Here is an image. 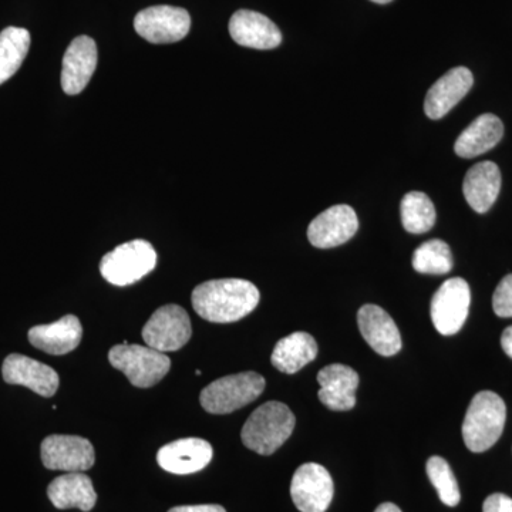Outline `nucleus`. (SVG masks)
Instances as JSON below:
<instances>
[{"mask_svg": "<svg viewBox=\"0 0 512 512\" xmlns=\"http://www.w3.org/2000/svg\"><path fill=\"white\" fill-rule=\"evenodd\" d=\"M507 407L497 393L480 392L471 400L463 423V439L468 450L484 453L503 434Z\"/></svg>", "mask_w": 512, "mask_h": 512, "instance_id": "nucleus-3", "label": "nucleus"}, {"mask_svg": "<svg viewBox=\"0 0 512 512\" xmlns=\"http://www.w3.org/2000/svg\"><path fill=\"white\" fill-rule=\"evenodd\" d=\"M258 288L244 279H215L192 291L194 311L212 323L237 322L258 306Z\"/></svg>", "mask_w": 512, "mask_h": 512, "instance_id": "nucleus-1", "label": "nucleus"}, {"mask_svg": "<svg viewBox=\"0 0 512 512\" xmlns=\"http://www.w3.org/2000/svg\"><path fill=\"white\" fill-rule=\"evenodd\" d=\"M214 451L211 444L202 439H181L165 444L157 454L163 470L178 476L198 473L211 463Z\"/></svg>", "mask_w": 512, "mask_h": 512, "instance_id": "nucleus-18", "label": "nucleus"}, {"mask_svg": "<svg viewBox=\"0 0 512 512\" xmlns=\"http://www.w3.org/2000/svg\"><path fill=\"white\" fill-rule=\"evenodd\" d=\"M501 190V171L491 161H483L471 167L464 178V197L478 214H485L497 201Z\"/></svg>", "mask_w": 512, "mask_h": 512, "instance_id": "nucleus-21", "label": "nucleus"}, {"mask_svg": "<svg viewBox=\"0 0 512 512\" xmlns=\"http://www.w3.org/2000/svg\"><path fill=\"white\" fill-rule=\"evenodd\" d=\"M2 375L6 383L28 387L42 397L55 396L59 389V375L56 370L18 353L6 357Z\"/></svg>", "mask_w": 512, "mask_h": 512, "instance_id": "nucleus-13", "label": "nucleus"}, {"mask_svg": "<svg viewBox=\"0 0 512 512\" xmlns=\"http://www.w3.org/2000/svg\"><path fill=\"white\" fill-rule=\"evenodd\" d=\"M473 73L467 67H454L431 86L424 101V111L431 120L443 119L473 87Z\"/></svg>", "mask_w": 512, "mask_h": 512, "instance_id": "nucleus-17", "label": "nucleus"}, {"mask_svg": "<svg viewBox=\"0 0 512 512\" xmlns=\"http://www.w3.org/2000/svg\"><path fill=\"white\" fill-rule=\"evenodd\" d=\"M229 33L239 46L251 49H275L282 43V33L271 19L254 10L242 9L229 20Z\"/></svg>", "mask_w": 512, "mask_h": 512, "instance_id": "nucleus-15", "label": "nucleus"}, {"mask_svg": "<svg viewBox=\"0 0 512 512\" xmlns=\"http://www.w3.org/2000/svg\"><path fill=\"white\" fill-rule=\"evenodd\" d=\"M320 402L335 412H348L356 406V390L359 387V375L346 365H329L318 373Z\"/></svg>", "mask_w": 512, "mask_h": 512, "instance_id": "nucleus-19", "label": "nucleus"}, {"mask_svg": "<svg viewBox=\"0 0 512 512\" xmlns=\"http://www.w3.org/2000/svg\"><path fill=\"white\" fill-rule=\"evenodd\" d=\"M426 471L431 484L436 487L441 503L448 507H457L461 500V494L450 464L444 458L433 456L427 461Z\"/></svg>", "mask_w": 512, "mask_h": 512, "instance_id": "nucleus-28", "label": "nucleus"}, {"mask_svg": "<svg viewBox=\"0 0 512 512\" xmlns=\"http://www.w3.org/2000/svg\"><path fill=\"white\" fill-rule=\"evenodd\" d=\"M501 346L512 359V326L504 330L503 336H501Z\"/></svg>", "mask_w": 512, "mask_h": 512, "instance_id": "nucleus-32", "label": "nucleus"}, {"mask_svg": "<svg viewBox=\"0 0 512 512\" xmlns=\"http://www.w3.org/2000/svg\"><path fill=\"white\" fill-rule=\"evenodd\" d=\"M375 512H402L397 505H394L392 503H384L382 505H379V507L376 508Z\"/></svg>", "mask_w": 512, "mask_h": 512, "instance_id": "nucleus-33", "label": "nucleus"}, {"mask_svg": "<svg viewBox=\"0 0 512 512\" xmlns=\"http://www.w3.org/2000/svg\"><path fill=\"white\" fill-rule=\"evenodd\" d=\"M291 495L293 504L301 512H326L333 500L329 471L320 464H303L293 474Z\"/></svg>", "mask_w": 512, "mask_h": 512, "instance_id": "nucleus-11", "label": "nucleus"}, {"mask_svg": "<svg viewBox=\"0 0 512 512\" xmlns=\"http://www.w3.org/2000/svg\"><path fill=\"white\" fill-rule=\"evenodd\" d=\"M295 424V416L286 404H262L242 427V443L261 456H271L291 437Z\"/></svg>", "mask_w": 512, "mask_h": 512, "instance_id": "nucleus-2", "label": "nucleus"}, {"mask_svg": "<svg viewBox=\"0 0 512 512\" xmlns=\"http://www.w3.org/2000/svg\"><path fill=\"white\" fill-rule=\"evenodd\" d=\"M109 360L114 369L127 376L140 389L156 386L171 369L170 357L150 346L117 345L111 348Z\"/></svg>", "mask_w": 512, "mask_h": 512, "instance_id": "nucleus-6", "label": "nucleus"}, {"mask_svg": "<svg viewBox=\"0 0 512 512\" xmlns=\"http://www.w3.org/2000/svg\"><path fill=\"white\" fill-rule=\"evenodd\" d=\"M318 356V343L306 332H295L276 343L272 352V365L279 372L293 375Z\"/></svg>", "mask_w": 512, "mask_h": 512, "instance_id": "nucleus-24", "label": "nucleus"}, {"mask_svg": "<svg viewBox=\"0 0 512 512\" xmlns=\"http://www.w3.org/2000/svg\"><path fill=\"white\" fill-rule=\"evenodd\" d=\"M493 308L500 318H512V274L505 276L495 289Z\"/></svg>", "mask_w": 512, "mask_h": 512, "instance_id": "nucleus-29", "label": "nucleus"}, {"mask_svg": "<svg viewBox=\"0 0 512 512\" xmlns=\"http://www.w3.org/2000/svg\"><path fill=\"white\" fill-rule=\"evenodd\" d=\"M40 454L46 468L66 473H83L90 470L96 461L93 444L89 440L66 434L46 437Z\"/></svg>", "mask_w": 512, "mask_h": 512, "instance_id": "nucleus-10", "label": "nucleus"}, {"mask_svg": "<svg viewBox=\"0 0 512 512\" xmlns=\"http://www.w3.org/2000/svg\"><path fill=\"white\" fill-rule=\"evenodd\" d=\"M265 390V379L255 372L215 380L201 392L200 402L211 414H228L255 402Z\"/></svg>", "mask_w": 512, "mask_h": 512, "instance_id": "nucleus-5", "label": "nucleus"}, {"mask_svg": "<svg viewBox=\"0 0 512 512\" xmlns=\"http://www.w3.org/2000/svg\"><path fill=\"white\" fill-rule=\"evenodd\" d=\"M83 328L73 315L63 316L50 325H39L29 330V342L49 355L62 356L73 352L82 342Z\"/></svg>", "mask_w": 512, "mask_h": 512, "instance_id": "nucleus-20", "label": "nucleus"}, {"mask_svg": "<svg viewBox=\"0 0 512 512\" xmlns=\"http://www.w3.org/2000/svg\"><path fill=\"white\" fill-rule=\"evenodd\" d=\"M168 512H227L224 507L217 504L204 505H181V507L171 508Z\"/></svg>", "mask_w": 512, "mask_h": 512, "instance_id": "nucleus-31", "label": "nucleus"}, {"mask_svg": "<svg viewBox=\"0 0 512 512\" xmlns=\"http://www.w3.org/2000/svg\"><path fill=\"white\" fill-rule=\"evenodd\" d=\"M191 336L190 316L178 305L161 306L143 328V339L147 346L163 353L184 348Z\"/></svg>", "mask_w": 512, "mask_h": 512, "instance_id": "nucleus-7", "label": "nucleus"}, {"mask_svg": "<svg viewBox=\"0 0 512 512\" xmlns=\"http://www.w3.org/2000/svg\"><path fill=\"white\" fill-rule=\"evenodd\" d=\"M372 2L379 3V5H386V3H390L392 0H372Z\"/></svg>", "mask_w": 512, "mask_h": 512, "instance_id": "nucleus-34", "label": "nucleus"}, {"mask_svg": "<svg viewBox=\"0 0 512 512\" xmlns=\"http://www.w3.org/2000/svg\"><path fill=\"white\" fill-rule=\"evenodd\" d=\"M157 266V252L150 242L134 239L103 256L101 276L111 285L136 284Z\"/></svg>", "mask_w": 512, "mask_h": 512, "instance_id": "nucleus-4", "label": "nucleus"}, {"mask_svg": "<svg viewBox=\"0 0 512 512\" xmlns=\"http://www.w3.org/2000/svg\"><path fill=\"white\" fill-rule=\"evenodd\" d=\"M470 286L463 278H451L440 286L431 299V320L444 336L460 332L470 312Z\"/></svg>", "mask_w": 512, "mask_h": 512, "instance_id": "nucleus-8", "label": "nucleus"}, {"mask_svg": "<svg viewBox=\"0 0 512 512\" xmlns=\"http://www.w3.org/2000/svg\"><path fill=\"white\" fill-rule=\"evenodd\" d=\"M47 497L59 510L79 508L87 512L93 510L97 501L92 480L83 473H66L55 478L47 488Z\"/></svg>", "mask_w": 512, "mask_h": 512, "instance_id": "nucleus-22", "label": "nucleus"}, {"mask_svg": "<svg viewBox=\"0 0 512 512\" xmlns=\"http://www.w3.org/2000/svg\"><path fill=\"white\" fill-rule=\"evenodd\" d=\"M30 33L22 28H6L0 33V86L15 76L28 56Z\"/></svg>", "mask_w": 512, "mask_h": 512, "instance_id": "nucleus-25", "label": "nucleus"}, {"mask_svg": "<svg viewBox=\"0 0 512 512\" xmlns=\"http://www.w3.org/2000/svg\"><path fill=\"white\" fill-rule=\"evenodd\" d=\"M503 136V121L494 114H483L460 134L454 144V151L461 158L478 157L493 150Z\"/></svg>", "mask_w": 512, "mask_h": 512, "instance_id": "nucleus-23", "label": "nucleus"}, {"mask_svg": "<svg viewBox=\"0 0 512 512\" xmlns=\"http://www.w3.org/2000/svg\"><path fill=\"white\" fill-rule=\"evenodd\" d=\"M357 325L370 348L380 356H394L402 350L399 328L380 306H362L357 312Z\"/></svg>", "mask_w": 512, "mask_h": 512, "instance_id": "nucleus-14", "label": "nucleus"}, {"mask_svg": "<svg viewBox=\"0 0 512 512\" xmlns=\"http://www.w3.org/2000/svg\"><path fill=\"white\" fill-rule=\"evenodd\" d=\"M483 512H512V498L505 494H493L484 501Z\"/></svg>", "mask_w": 512, "mask_h": 512, "instance_id": "nucleus-30", "label": "nucleus"}, {"mask_svg": "<svg viewBox=\"0 0 512 512\" xmlns=\"http://www.w3.org/2000/svg\"><path fill=\"white\" fill-rule=\"evenodd\" d=\"M402 224L410 234H424L436 224V208L424 192H407L400 205Z\"/></svg>", "mask_w": 512, "mask_h": 512, "instance_id": "nucleus-26", "label": "nucleus"}, {"mask_svg": "<svg viewBox=\"0 0 512 512\" xmlns=\"http://www.w3.org/2000/svg\"><path fill=\"white\" fill-rule=\"evenodd\" d=\"M414 271L427 275H444L453 269L454 261L451 249L441 239L424 242L414 251Z\"/></svg>", "mask_w": 512, "mask_h": 512, "instance_id": "nucleus-27", "label": "nucleus"}, {"mask_svg": "<svg viewBox=\"0 0 512 512\" xmlns=\"http://www.w3.org/2000/svg\"><path fill=\"white\" fill-rule=\"evenodd\" d=\"M357 229L359 220L355 210L349 205L339 204L323 211L311 222L308 238L313 247L335 248L355 237Z\"/></svg>", "mask_w": 512, "mask_h": 512, "instance_id": "nucleus-12", "label": "nucleus"}, {"mask_svg": "<svg viewBox=\"0 0 512 512\" xmlns=\"http://www.w3.org/2000/svg\"><path fill=\"white\" fill-rule=\"evenodd\" d=\"M97 67L96 42L89 36H79L70 43L63 57V92L74 96L82 93L92 80Z\"/></svg>", "mask_w": 512, "mask_h": 512, "instance_id": "nucleus-16", "label": "nucleus"}, {"mask_svg": "<svg viewBox=\"0 0 512 512\" xmlns=\"http://www.w3.org/2000/svg\"><path fill=\"white\" fill-rule=\"evenodd\" d=\"M138 35L154 45H165L183 40L191 29V16L175 6H151L141 10L134 19Z\"/></svg>", "mask_w": 512, "mask_h": 512, "instance_id": "nucleus-9", "label": "nucleus"}]
</instances>
